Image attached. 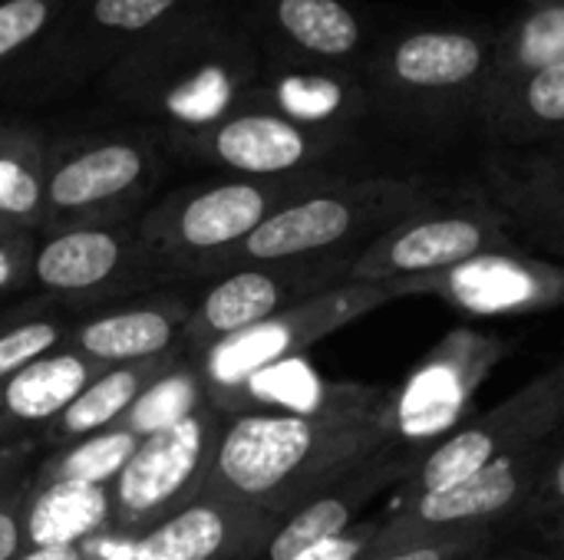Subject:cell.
<instances>
[{"label": "cell", "instance_id": "7c38bea8", "mask_svg": "<svg viewBox=\"0 0 564 560\" xmlns=\"http://www.w3.org/2000/svg\"><path fill=\"white\" fill-rule=\"evenodd\" d=\"M344 139L347 132L314 129L251 102H241L202 129L169 132V145L178 155L241 178H284L317 172V165L334 155Z\"/></svg>", "mask_w": 564, "mask_h": 560}, {"label": "cell", "instance_id": "cb8c5ba5", "mask_svg": "<svg viewBox=\"0 0 564 560\" xmlns=\"http://www.w3.org/2000/svg\"><path fill=\"white\" fill-rule=\"evenodd\" d=\"M185 353H169L155 360H139V363H122L102 370L66 409L63 416L43 432L46 446L63 449L69 442H79L86 436L116 429L126 422V416L139 406V399L182 360Z\"/></svg>", "mask_w": 564, "mask_h": 560}, {"label": "cell", "instance_id": "277c9868", "mask_svg": "<svg viewBox=\"0 0 564 560\" xmlns=\"http://www.w3.org/2000/svg\"><path fill=\"white\" fill-rule=\"evenodd\" d=\"M436 205L433 191L416 178H340L278 208L231 257L241 264L301 261L337 251H364L373 238L403 218Z\"/></svg>", "mask_w": 564, "mask_h": 560}, {"label": "cell", "instance_id": "ab89813d", "mask_svg": "<svg viewBox=\"0 0 564 560\" xmlns=\"http://www.w3.org/2000/svg\"><path fill=\"white\" fill-rule=\"evenodd\" d=\"M542 165L564 168V135H558V139H555V149H552V155H545V158H542Z\"/></svg>", "mask_w": 564, "mask_h": 560}, {"label": "cell", "instance_id": "d6986e66", "mask_svg": "<svg viewBox=\"0 0 564 560\" xmlns=\"http://www.w3.org/2000/svg\"><path fill=\"white\" fill-rule=\"evenodd\" d=\"M410 469V455L400 449L383 452L380 459L367 462L364 469L337 479L334 485L321 488L314 498H307L301 508L284 515L268 538L261 560H294L297 554L344 535L360 521V512L390 485L403 482Z\"/></svg>", "mask_w": 564, "mask_h": 560}, {"label": "cell", "instance_id": "e0dca14e", "mask_svg": "<svg viewBox=\"0 0 564 560\" xmlns=\"http://www.w3.org/2000/svg\"><path fill=\"white\" fill-rule=\"evenodd\" d=\"M195 300L182 290H149L132 300H116L69 323L66 347L89 356L96 366H122L182 353V333Z\"/></svg>", "mask_w": 564, "mask_h": 560}, {"label": "cell", "instance_id": "f35d334b", "mask_svg": "<svg viewBox=\"0 0 564 560\" xmlns=\"http://www.w3.org/2000/svg\"><path fill=\"white\" fill-rule=\"evenodd\" d=\"M33 459V442L20 439V442H0V488L23 479L26 465Z\"/></svg>", "mask_w": 564, "mask_h": 560}, {"label": "cell", "instance_id": "9c48e42d", "mask_svg": "<svg viewBox=\"0 0 564 560\" xmlns=\"http://www.w3.org/2000/svg\"><path fill=\"white\" fill-rule=\"evenodd\" d=\"M564 419V363L535 376L516 396L489 409L486 416L463 422L440 439L420 462H410L403 475V498L449 488L482 469L539 452L542 439Z\"/></svg>", "mask_w": 564, "mask_h": 560}, {"label": "cell", "instance_id": "b9f144b4", "mask_svg": "<svg viewBox=\"0 0 564 560\" xmlns=\"http://www.w3.org/2000/svg\"><path fill=\"white\" fill-rule=\"evenodd\" d=\"M558 535H562V538H564V518H562V525H558Z\"/></svg>", "mask_w": 564, "mask_h": 560}, {"label": "cell", "instance_id": "d590c367", "mask_svg": "<svg viewBox=\"0 0 564 560\" xmlns=\"http://www.w3.org/2000/svg\"><path fill=\"white\" fill-rule=\"evenodd\" d=\"M482 541H486V531H466V535H446V538H436V541L410 545V548L390 551L383 558L360 560H466Z\"/></svg>", "mask_w": 564, "mask_h": 560}, {"label": "cell", "instance_id": "e575fe53", "mask_svg": "<svg viewBox=\"0 0 564 560\" xmlns=\"http://www.w3.org/2000/svg\"><path fill=\"white\" fill-rule=\"evenodd\" d=\"M380 525H383V515L364 518V521H357L354 528H347L344 535H337V538H330V541H324V545H317V548L297 554L294 560H360L367 554L370 541L377 538Z\"/></svg>", "mask_w": 564, "mask_h": 560}, {"label": "cell", "instance_id": "44dd1931", "mask_svg": "<svg viewBox=\"0 0 564 560\" xmlns=\"http://www.w3.org/2000/svg\"><path fill=\"white\" fill-rule=\"evenodd\" d=\"M251 106L274 109L294 122L314 129L347 132L367 109L370 92L357 69H324V66H297L288 63L278 73H261V79L245 96Z\"/></svg>", "mask_w": 564, "mask_h": 560}, {"label": "cell", "instance_id": "60d3db41", "mask_svg": "<svg viewBox=\"0 0 564 560\" xmlns=\"http://www.w3.org/2000/svg\"><path fill=\"white\" fill-rule=\"evenodd\" d=\"M23 228H17V224H7V221H0V241H7V238H13V234H20Z\"/></svg>", "mask_w": 564, "mask_h": 560}, {"label": "cell", "instance_id": "9a60e30c", "mask_svg": "<svg viewBox=\"0 0 564 560\" xmlns=\"http://www.w3.org/2000/svg\"><path fill=\"white\" fill-rule=\"evenodd\" d=\"M499 353L502 347L496 340L456 330L413 373L406 389L397 396V449L406 452L410 462L416 459L420 442L449 432L463 419L469 396L486 380Z\"/></svg>", "mask_w": 564, "mask_h": 560}, {"label": "cell", "instance_id": "52a82bcc", "mask_svg": "<svg viewBox=\"0 0 564 560\" xmlns=\"http://www.w3.org/2000/svg\"><path fill=\"white\" fill-rule=\"evenodd\" d=\"M225 419L228 413L208 399L178 422L142 436L132 459L109 485V535L135 541L195 502L208 485Z\"/></svg>", "mask_w": 564, "mask_h": 560}, {"label": "cell", "instance_id": "83f0119b", "mask_svg": "<svg viewBox=\"0 0 564 560\" xmlns=\"http://www.w3.org/2000/svg\"><path fill=\"white\" fill-rule=\"evenodd\" d=\"M46 139L17 122H0V221L23 231L43 224Z\"/></svg>", "mask_w": 564, "mask_h": 560}, {"label": "cell", "instance_id": "4dcf8cb0", "mask_svg": "<svg viewBox=\"0 0 564 560\" xmlns=\"http://www.w3.org/2000/svg\"><path fill=\"white\" fill-rule=\"evenodd\" d=\"M59 7L63 0H0V69L56 23Z\"/></svg>", "mask_w": 564, "mask_h": 560}, {"label": "cell", "instance_id": "5b68a950", "mask_svg": "<svg viewBox=\"0 0 564 560\" xmlns=\"http://www.w3.org/2000/svg\"><path fill=\"white\" fill-rule=\"evenodd\" d=\"M162 175L149 132L69 135L46 149L40 234L139 218Z\"/></svg>", "mask_w": 564, "mask_h": 560}, {"label": "cell", "instance_id": "484cf974", "mask_svg": "<svg viewBox=\"0 0 564 560\" xmlns=\"http://www.w3.org/2000/svg\"><path fill=\"white\" fill-rule=\"evenodd\" d=\"M486 132L506 142L564 135V63L539 69L476 109Z\"/></svg>", "mask_w": 564, "mask_h": 560}, {"label": "cell", "instance_id": "4316f807", "mask_svg": "<svg viewBox=\"0 0 564 560\" xmlns=\"http://www.w3.org/2000/svg\"><path fill=\"white\" fill-rule=\"evenodd\" d=\"M112 498L102 485H56L33 488L26 512V548L76 545L109 535Z\"/></svg>", "mask_w": 564, "mask_h": 560}, {"label": "cell", "instance_id": "ba28073f", "mask_svg": "<svg viewBox=\"0 0 564 560\" xmlns=\"http://www.w3.org/2000/svg\"><path fill=\"white\" fill-rule=\"evenodd\" d=\"M403 297L397 281H380V284H340L334 290H324L317 297H307L288 310H281L271 320H261L248 327L245 333L228 337L215 350H208L202 360H195L208 396L215 406L225 403L228 393L254 380L258 373L288 363L321 343L324 337L350 327L364 314Z\"/></svg>", "mask_w": 564, "mask_h": 560}, {"label": "cell", "instance_id": "ffe728a7", "mask_svg": "<svg viewBox=\"0 0 564 560\" xmlns=\"http://www.w3.org/2000/svg\"><path fill=\"white\" fill-rule=\"evenodd\" d=\"M258 26L297 66L354 69L367 56V23L347 0H258Z\"/></svg>", "mask_w": 564, "mask_h": 560}, {"label": "cell", "instance_id": "30bf717a", "mask_svg": "<svg viewBox=\"0 0 564 560\" xmlns=\"http://www.w3.org/2000/svg\"><path fill=\"white\" fill-rule=\"evenodd\" d=\"M360 251H337L301 261H274V264H241L208 284V290L195 300L192 317L182 333V353L195 363L218 343L248 327L278 317L281 310L350 284V264Z\"/></svg>", "mask_w": 564, "mask_h": 560}, {"label": "cell", "instance_id": "8d00e7d4", "mask_svg": "<svg viewBox=\"0 0 564 560\" xmlns=\"http://www.w3.org/2000/svg\"><path fill=\"white\" fill-rule=\"evenodd\" d=\"M525 505H532L535 512L539 508H545V512L564 508V455L545 475H539V482H535V488H532V495H529Z\"/></svg>", "mask_w": 564, "mask_h": 560}, {"label": "cell", "instance_id": "2e32d148", "mask_svg": "<svg viewBox=\"0 0 564 560\" xmlns=\"http://www.w3.org/2000/svg\"><path fill=\"white\" fill-rule=\"evenodd\" d=\"M281 518L202 492L195 502L129 541L126 560H261Z\"/></svg>", "mask_w": 564, "mask_h": 560}, {"label": "cell", "instance_id": "836d02e7", "mask_svg": "<svg viewBox=\"0 0 564 560\" xmlns=\"http://www.w3.org/2000/svg\"><path fill=\"white\" fill-rule=\"evenodd\" d=\"M33 248H36V231H20L0 241V297L17 294L30 284Z\"/></svg>", "mask_w": 564, "mask_h": 560}, {"label": "cell", "instance_id": "d6a6232c", "mask_svg": "<svg viewBox=\"0 0 564 560\" xmlns=\"http://www.w3.org/2000/svg\"><path fill=\"white\" fill-rule=\"evenodd\" d=\"M33 502L30 472L0 488V560H17L26 551V512Z\"/></svg>", "mask_w": 564, "mask_h": 560}, {"label": "cell", "instance_id": "1f68e13d", "mask_svg": "<svg viewBox=\"0 0 564 560\" xmlns=\"http://www.w3.org/2000/svg\"><path fill=\"white\" fill-rule=\"evenodd\" d=\"M509 198L516 208L529 211L535 221L564 228V168H552L539 162L525 178L512 182Z\"/></svg>", "mask_w": 564, "mask_h": 560}, {"label": "cell", "instance_id": "7a4b0ae2", "mask_svg": "<svg viewBox=\"0 0 564 560\" xmlns=\"http://www.w3.org/2000/svg\"><path fill=\"white\" fill-rule=\"evenodd\" d=\"M264 59L235 17L195 0L172 23L126 50L106 73L122 106L169 122V132L202 129L245 102Z\"/></svg>", "mask_w": 564, "mask_h": 560}, {"label": "cell", "instance_id": "7bdbcfd3", "mask_svg": "<svg viewBox=\"0 0 564 560\" xmlns=\"http://www.w3.org/2000/svg\"><path fill=\"white\" fill-rule=\"evenodd\" d=\"M525 3H545V0H525Z\"/></svg>", "mask_w": 564, "mask_h": 560}, {"label": "cell", "instance_id": "74e56055", "mask_svg": "<svg viewBox=\"0 0 564 560\" xmlns=\"http://www.w3.org/2000/svg\"><path fill=\"white\" fill-rule=\"evenodd\" d=\"M99 538L76 541V545H36V548H26L17 560H102L99 548H96Z\"/></svg>", "mask_w": 564, "mask_h": 560}, {"label": "cell", "instance_id": "6da1fadb", "mask_svg": "<svg viewBox=\"0 0 564 560\" xmlns=\"http://www.w3.org/2000/svg\"><path fill=\"white\" fill-rule=\"evenodd\" d=\"M397 449V393L330 386L294 413H228L205 492L284 518Z\"/></svg>", "mask_w": 564, "mask_h": 560}, {"label": "cell", "instance_id": "ac0fdd59", "mask_svg": "<svg viewBox=\"0 0 564 560\" xmlns=\"http://www.w3.org/2000/svg\"><path fill=\"white\" fill-rule=\"evenodd\" d=\"M403 297L410 294H440L469 314H522L564 300V271L552 264L509 257L506 251L482 254L463 267L403 277L397 281Z\"/></svg>", "mask_w": 564, "mask_h": 560}, {"label": "cell", "instance_id": "f546056e", "mask_svg": "<svg viewBox=\"0 0 564 560\" xmlns=\"http://www.w3.org/2000/svg\"><path fill=\"white\" fill-rule=\"evenodd\" d=\"M69 320L56 310H46L43 304L36 307H20L17 314L0 320V383L13 376L17 370L36 363L40 356L59 350L66 343Z\"/></svg>", "mask_w": 564, "mask_h": 560}, {"label": "cell", "instance_id": "5bb4252c", "mask_svg": "<svg viewBox=\"0 0 564 560\" xmlns=\"http://www.w3.org/2000/svg\"><path fill=\"white\" fill-rule=\"evenodd\" d=\"M509 248L506 218L489 208H453L436 205L403 218L380 238H373L350 264L347 281L380 284L403 277H426L463 267L482 254Z\"/></svg>", "mask_w": 564, "mask_h": 560}, {"label": "cell", "instance_id": "7402d4cb", "mask_svg": "<svg viewBox=\"0 0 564 560\" xmlns=\"http://www.w3.org/2000/svg\"><path fill=\"white\" fill-rule=\"evenodd\" d=\"M102 373L89 356L66 343L0 383V442H20L46 432L63 409Z\"/></svg>", "mask_w": 564, "mask_h": 560}, {"label": "cell", "instance_id": "603a6c76", "mask_svg": "<svg viewBox=\"0 0 564 560\" xmlns=\"http://www.w3.org/2000/svg\"><path fill=\"white\" fill-rule=\"evenodd\" d=\"M195 0H86L79 17L66 23V63H116L126 50L172 23Z\"/></svg>", "mask_w": 564, "mask_h": 560}, {"label": "cell", "instance_id": "8fae6325", "mask_svg": "<svg viewBox=\"0 0 564 560\" xmlns=\"http://www.w3.org/2000/svg\"><path fill=\"white\" fill-rule=\"evenodd\" d=\"M135 221L83 224L43 234L33 248L30 284L50 300L76 307L116 304L159 290L165 277L149 261Z\"/></svg>", "mask_w": 564, "mask_h": 560}, {"label": "cell", "instance_id": "8992f818", "mask_svg": "<svg viewBox=\"0 0 564 560\" xmlns=\"http://www.w3.org/2000/svg\"><path fill=\"white\" fill-rule=\"evenodd\" d=\"M496 56V33L479 26H416L373 46L364 63L370 102L403 116L476 112Z\"/></svg>", "mask_w": 564, "mask_h": 560}, {"label": "cell", "instance_id": "f1b7e54d", "mask_svg": "<svg viewBox=\"0 0 564 560\" xmlns=\"http://www.w3.org/2000/svg\"><path fill=\"white\" fill-rule=\"evenodd\" d=\"M142 442L139 432L116 426L96 436H86L79 442H69L63 449H53L36 472H30L33 488H56V485H102L109 488L126 462L132 459L135 446Z\"/></svg>", "mask_w": 564, "mask_h": 560}, {"label": "cell", "instance_id": "4fadbf2b", "mask_svg": "<svg viewBox=\"0 0 564 560\" xmlns=\"http://www.w3.org/2000/svg\"><path fill=\"white\" fill-rule=\"evenodd\" d=\"M539 475H542V452H529L519 459L496 462L479 475H469L449 488L403 498L397 512L383 515V525L364 558H383L390 551L436 541L446 535L489 531L496 518L529 502Z\"/></svg>", "mask_w": 564, "mask_h": 560}, {"label": "cell", "instance_id": "d4e9b609", "mask_svg": "<svg viewBox=\"0 0 564 560\" xmlns=\"http://www.w3.org/2000/svg\"><path fill=\"white\" fill-rule=\"evenodd\" d=\"M564 63V0L529 3L512 23L496 33V56L479 96V106L506 86ZM476 106V109H479Z\"/></svg>", "mask_w": 564, "mask_h": 560}, {"label": "cell", "instance_id": "3957f363", "mask_svg": "<svg viewBox=\"0 0 564 560\" xmlns=\"http://www.w3.org/2000/svg\"><path fill=\"white\" fill-rule=\"evenodd\" d=\"M330 172L284 178H215L169 191L139 215V241L155 271L172 281H215L235 251L288 201L330 182Z\"/></svg>", "mask_w": 564, "mask_h": 560}]
</instances>
